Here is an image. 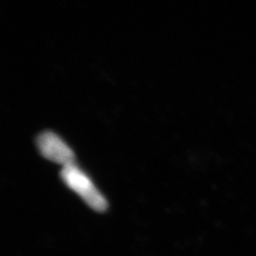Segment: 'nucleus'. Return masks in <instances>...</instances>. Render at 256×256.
Returning a JSON list of instances; mask_svg holds the SVG:
<instances>
[{
    "label": "nucleus",
    "instance_id": "1",
    "mask_svg": "<svg viewBox=\"0 0 256 256\" xmlns=\"http://www.w3.org/2000/svg\"><path fill=\"white\" fill-rule=\"evenodd\" d=\"M61 178L66 186L78 194L93 210L104 212L108 208L104 196L95 187L88 176L75 164L64 166L61 171Z\"/></svg>",
    "mask_w": 256,
    "mask_h": 256
},
{
    "label": "nucleus",
    "instance_id": "2",
    "mask_svg": "<svg viewBox=\"0 0 256 256\" xmlns=\"http://www.w3.org/2000/svg\"><path fill=\"white\" fill-rule=\"evenodd\" d=\"M36 144L39 152L50 162L62 164L63 167L75 164V155L72 149L54 132L45 131L39 134Z\"/></svg>",
    "mask_w": 256,
    "mask_h": 256
}]
</instances>
